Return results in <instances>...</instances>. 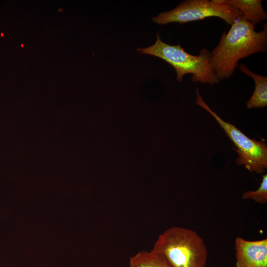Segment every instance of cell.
Here are the masks:
<instances>
[{
  "label": "cell",
  "mask_w": 267,
  "mask_h": 267,
  "mask_svg": "<svg viewBox=\"0 0 267 267\" xmlns=\"http://www.w3.org/2000/svg\"><path fill=\"white\" fill-rule=\"evenodd\" d=\"M243 199H252L260 204L267 202V175L262 177V182L259 188L255 191H248L242 195Z\"/></svg>",
  "instance_id": "30bf717a"
},
{
  "label": "cell",
  "mask_w": 267,
  "mask_h": 267,
  "mask_svg": "<svg viewBox=\"0 0 267 267\" xmlns=\"http://www.w3.org/2000/svg\"><path fill=\"white\" fill-rule=\"evenodd\" d=\"M196 103L208 111L219 124L237 149L236 163L244 166L251 173L263 174L267 168V145L262 140L257 141L245 135L234 125L222 119L204 101L196 89Z\"/></svg>",
  "instance_id": "277c9868"
},
{
  "label": "cell",
  "mask_w": 267,
  "mask_h": 267,
  "mask_svg": "<svg viewBox=\"0 0 267 267\" xmlns=\"http://www.w3.org/2000/svg\"><path fill=\"white\" fill-rule=\"evenodd\" d=\"M219 0L238 9L245 19L255 25L267 19V15L261 0Z\"/></svg>",
  "instance_id": "52a82bcc"
},
{
  "label": "cell",
  "mask_w": 267,
  "mask_h": 267,
  "mask_svg": "<svg viewBox=\"0 0 267 267\" xmlns=\"http://www.w3.org/2000/svg\"><path fill=\"white\" fill-rule=\"evenodd\" d=\"M153 251L171 267H205L207 250L202 238L195 231L182 227H170L159 235Z\"/></svg>",
  "instance_id": "7a4b0ae2"
},
{
  "label": "cell",
  "mask_w": 267,
  "mask_h": 267,
  "mask_svg": "<svg viewBox=\"0 0 267 267\" xmlns=\"http://www.w3.org/2000/svg\"><path fill=\"white\" fill-rule=\"evenodd\" d=\"M140 54H147L159 57L172 65L177 73L178 82L182 81L183 76L192 74L193 82L213 85L220 80L212 69L210 63V52L202 49L199 55H193L185 51L180 44L173 45L163 42L159 33L154 44L146 48H138Z\"/></svg>",
  "instance_id": "3957f363"
},
{
  "label": "cell",
  "mask_w": 267,
  "mask_h": 267,
  "mask_svg": "<svg viewBox=\"0 0 267 267\" xmlns=\"http://www.w3.org/2000/svg\"><path fill=\"white\" fill-rule=\"evenodd\" d=\"M235 267H267V239L249 241L241 237L235 240Z\"/></svg>",
  "instance_id": "8992f818"
},
{
  "label": "cell",
  "mask_w": 267,
  "mask_h": 267,
  "mask_svg": "<svg viewBox=\"0 0 267 267\" xmlns=\"http://www.w3.org/2000/svg\"><path fill=\"white\" fill-rule=\"evenodd\" d=\"M242 15L238 9L219 0H186L174 9L160 13L152 21L161 25L173 22L183 24L214 16L231 25Z\"/></svg>",
  "instance_id": "5b68a950"
},
{
  "label": "cell",
  "mask_w": 267,
  "mask_h": 267,
  "mask_svg": "<svg viewBox=\"0 0 267 267\" xmlns=\"http://www.w3.org/2000/svg\"><path fill=\"white\" fill-rule=\"evenodd\" d=\"M239 70L251 77L255 82V89L249 100L247 102V108H262L267 105V77L257 74L250 70L247 66L242 64Z\"/></svg>",
  "instance_id": "ba28073f"
},
{
  "label": "cell",
  "mask_w": 267,
  "mask_h": 267,
  "mask_svg": "<svg viewBox=\"0 0 267 267\" xmlns=\"http://www.w3.org/2000/svg\"><path fill=\"white\" fill-rule=\"evenodd\" d=\"M128 267H171L164 259L153 250L138 252L130 259Z\"/></svg>",
  "instance_id": "9c48e42d"
},
{
  "label": "cell",
  "mask_w": 267,
  "mask_h": 267,
  "mask_svg": "<svg viewBox=\"0 0 267 267\" xmlns=\"http://www.w3.org/2000/svg\"><path fill=\"white\" fill-rule=\"evenodd\" d=\"M255 28L242 15L233 22L227 33L222 34L210 57L211 67L220 81L233 74L240 59L266 51L267 24L261 32L255 31Z\"/></svg>",
  "instance_id": "6da1fadb"
}]
</instances>
